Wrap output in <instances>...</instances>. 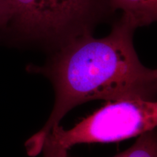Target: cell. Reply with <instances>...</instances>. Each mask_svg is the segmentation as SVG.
I'll list each match as a JSON object with an SVG mask.
<instances>
[{"mask_svg":"<svg viewBox=\"0 0 157 157\" xmlns=\"http://www.w3.org/2000/svg\"><path fill=\"white\" fill-rule=\"evenodd\" d=\"M137 27L122 15L105 37L85 34L56 50L43 67L33 68L54 86L56 100L48 120L25 143L27 154L42 152L45 138L76 105L93 101L152 100L156 91V70L141 63L133 45Z\"/></svg>","mask_w":157,"mask_h":157,"instance_id":"6da1fadb","label":"cell"},{"mask_svg":"<svg viewBox=\"0 0 157 157\" xmlns=\"http://www.w3.org/2000/svg\"><path fill=\"white\" fill-rule=\"evenodd\" d=\"M11 26L22 38L61 48L99 22L109 0H9ZM111 9V8H110ZM109 10V9H108Z\"/></svg>","mask_w":157,"mask_h":157,"instance_id":"7a4b0ae2","label":"cell"},{"mask_svg":"<svg viewBox=\"0 0 157 157\" xmlns=\"http://www.w3.org/2000/svg\"><path fill=\"white\" fill-rule=\"evenodd\" d=\"M156 125V101L123 99L109 101L71 129L59 125L46 138L68 150L80 143H112L140 136L154 130Z\"/></svg>","mask_w":157,"mask_h":157,"instance_id":"3957f363","label":"cell"},{"mask_svg":"<svg viewBox=\"0 0 157 157\" xmlns=\"http://www.w3.org/2000/svg\"><path fill=\"white\" fill-rule=\"evenodd\" d=\"M112 10H121L137 27L154 23L157 17V0H109Z\"/></svg>","mask_w":157,"mask_h":157,"instance_id":"277c9868","label":"cell"},{"mask_svg":"<svg viewBox=\"0 0 157 157\" xmlns=\"http://www.w3.org/2000/svg\"><path fill=\"white\" fill-rule=\"evenodd\" d=\"M113 157H157V138L154 129L140 135L132 146Z\"/></svg>","mask_w":157,"mask_h":157,"instance_id":"5b68a950","label":"cell"},{"mask_svg":"<svg viewBox=\"0 0 157 157\" xmlns=\"http://www.w3.org/2000/svg\"><path fill=\"white\" fill-rule=\"evenodd\" d=\"M42 152L43 157H68V150L53 144L46 138L43 145Z\"/></svg>","mask_w":157,"mask_h":157,"instance_id":"8992f818","label":"cell"},{"mask_svg":"<svg viewBox=\"0 0 157 157\" xmlns=\"http://www.w3.org/2000/svg\"><path fill=\"white\" fill-rule=\"evenodd\" d=\"M10 19L9 0H0V29L7 28Z\"/></svg>","mask_w":157,"mask_h":157,"instance_id":"52a82bcc","label":"cell"}]
</instances>
